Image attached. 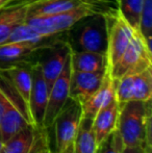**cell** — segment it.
Listing matches in <instances>:
<instances>
[{
	"mask_svg": "<svg viewBox=\"0 0 152 153\" xmlns=\"http://www.w3.org/2000/svg\"><path fill=\"white\" fill-rule=\"evenodd\" d=\"M150 101L120 104L117 130L124 147H151Z\"/></svg>",
	"mask_w": 152,
	"mask_h": 153,
	"instance_id": "1",
	"label": "cell"
},
{
	"mask_svg": "<svg viewBox=\"0 0 152 153\" xmlns=\"http://www.w3.org/2000/svg\"><path fill=\"white\" fill-rule=\"evenodd\" d=\"M93 7L85 2L81 5L66 12L46 16L26 17L25 22L38 33L42 34L45 38H50L69 30L79 21L93 16Z\"/></svg>",
	"mask_w": 152,
	"mask_h": 153,
	"instance_id": "2",
	"label": "cell"
},
{
	"mask_svg": "<svg viewBox=\"0 0 152 153\" xmlns=\"http://www.w3.org/2000/svg\"><path fill=\"white\" fill-rule=\"evenodd\" d=\"M152 67L151 45L139 30H136L131 42L117 62L110 68L112 77L119 79L126 74H136Z\"/></svg>",
	"mask_w": 152,
	"mask_h": 153,
	"instance_id": "3",
	"label": "cell"
},
{
	"mask_svg": "<svg viewBox=\"0 0 152 153\" xmlns=\"http://www.w3.org/2000/svg\"><path fill=\"white\" fill-rule=\"evenodd\" d=\"M81 119L82 111L80 103L69 97L51 125L54 134V152L52 153H61L73 143Z\"/></svg>",
	"mask_w": 152,
	"mask_h": 153,
	"instance_id": "4",
	"label": "cell"
},
{
	"mask_svg": "<svg viewBox=\"0 0 152 153\" xmlns=\"http://www.w3.org/2000/svg\"><path fill=\"white\" fill-rule=\"evenodd\" d=\"M105 19V18H104ZM106 25V59L108 66L112 68L120 59L123 52L126 50L129 43L131 42L136 29H133L122 15L117 12L115 16H113L112 25L108 23Z\"/></svg>",
	"mask_w": 152,
	"mask_h": 153,
	"instance_id": "5",
	"label": "cell"
},
{
	"mask_svg": "<svg viewBox=\"0 0 152 153\" xmlns=\"http://www.w3.org/2000/svg\"><path fill=\"white\" fill-rule=\"evenodd\" d=\"M72 66H71V55L68 59L64 70L53 82L50 91H49L48 102H47L46 111L44 117L45 129H49L55 119L57 114L61 111L65 103L70 97V81H71Z\"/></svg>",
	"mask_w": 152,
	"mask_h": 153,
	"instance_id": "6",
	"label": "cell"
},
{
	"mask_svg": "<svg viewBox=\"0 0 152 153\" xmlns=\"http://www.w3.org/2000/svg\"><path fill=\"white\" fill-rule=\"evenodd\" d=\"M31 77H33V85H31L28 102L29 115L31 123L36 129H45L43 122L48 102L49 90L43 76L40 62L31 66Z\"/></svg>",
	"mask_w": 152,
	"mask_h": 153,
	"instance_id": "7",
	"label": "cell"
},
{
	"mask_svg": "<svg viewBox=\"0 0 152 153\" xmlns=\"http://www.w3.org/2000/svg\"><path fill=\"white\" fill-rule=\"evenodd\" d=\"M29 125L33 124L26 119L12 98L0 88V137L2 141H7Z\"/></svg>",
	"mask_w": 152,
	"mask_h": 153,
	"instance_id": "8",
	"label": "cell"
},
{
	"mask_svg": "<svg viewBox=\"0 0 152 153\" xmlns=\"http://www.w3.org/2000/svg\"><path fill=\"white\" fill-rule=\"evenodd\" d=\"M78 50L92 52H106L105 19L96 17L80 27L76 36ZM72 48V47H71Z\"/></svg>",
	"mask_w": 152,
	"mask_h": 153,
	"instance_id": "9",
	"label": "cell"
},
{
	"mask_svg": "<svg viewBox=\"0 0 152 153\" xmlns=\"http://www.w3.org/2000/svg\"><path fill=\"white\" fill-rule=\"evenodd\" d=\"M116 98L117 97H116L115 79L110 75V68L108 66L105 74H104V78L99 89L90 97H87V99L79 102L81 105L82 117L93 119L100 109L108 105Z\"/></svg>",
	"mask_w": 152,
	"mask_h": 153,
	"instance_id": "10",
	"label": "cell"
},
{
	"mask_svg": "<svg viewBox=\"0 0 152 153\" xmlns=\"http://www.w3.org/2000/svg\"><path fill=\"white\" fill-rule=\"evenodd\" d=\"M105 71L80 72L72 69L71 81H70V98L81 102L92 94H94L101 85Z\"/></svg>",
	"mask_w": 152,
	"mask_h": 153,
	"instance_id": "11",
	"label": "cell"
},
{
	"mask_svg": "<svg viewBox=\"0 0 152 153\" xmlns=\"http://www.w3.org/2000/svg\"><path fill=\"white\" fill-rule=\"evenodd\" d=\"M31 66L23 61L0 70V72H2L7 77L10 85H13L17 94L21 97V99L24 101L27 107H28L29 96H30L31 85H33Z\"/></svg>",
	"mask_w": 152,
	"mask_h": 153,
	"instance_id": "12",
	"label": "cell"
},
{
	"mask_svg": "<svg viewBox=\"0 0 152 153\" xmlns=\"http://www.w3.org/2000/svg\"><path fill=\"white\" fill-rule=\"evenodd\" d=\"M119 111L120 103L116 98L108 105L100 109L93 118V129L99 146L117 129Z\"/></svg>",
	"mask_w": 152,
	"mask_h": 153,
	"instance_id": "13",
	"label": "cell"
},
{
	"mask_svg": "<svg viewBox=\"0 0 152 153\" xmlns=\"http://www.w3.org/2000/svg\"><path fill=\"white\" fill-rule=\"evenodd\" d=\"M33 1V0H24L15 4L10 3L0 10V45L7 41L17 25L25 21Z\"/></svg>",
	"mask_w": 152,
	"mask_h": 153,
	"instance_id": "14",
	"label": "cell"
},
{
	"mask_svg": "<svg viewBox=\"0 0 152 153\" xmlns=\"http://www.w3.org/2000/svg\"><path fill=\"white\" fill-rule=\"evenodd\" d=\"M71 55V46L65 44L54 48L44 62H40L41 69L48 90L50 91L53 82L56 80L62 71L64 70L68 59Z\"/></svg>",
	"mask_w": 152,
	"mask_h": 153,
	"instance_id": "15",
	"label": "cell"
},
{
	"mask_svg": "<svg viewBox=\"0 0 152 153\" xmlns=\"http://www.w3.org/2000/svg\"><path fill=\"white\" fill-rule=\"evenodd\" d=\"M47 44H33V43H3L0 45V70L10 65L23 62L33 52L46 49Z\"/></svg>",
	"mask_w": 152,
	"mask_h": 153,
	"instance_id": "16",
	"label": "cell"
},
{
	"mask_svg": "<svg viewBox=\"0 0 152 153\" xmlns=\"http://www.w3.org/2000/svg\"><path fill=\"white\" fill-rule=\"evenodd\" d=\"M71 66L80 72H104L108 68L106 54L71 48Z\"/></svg>",
	"mask_w": 152,
	"mask_h": 153,
	"instance_id": "17",
	"label": "cell"
},
{
	"mask_svg": "<svg viewBox=\"0 0 152 153\" xmlns=\"http://www.w3.org/2000/svg\"><path fill=\"white\" fill-rule=\"evenodd\" d=\"M83 0H33L27 13V17L46 16L70 10L81 5Z\"/></svg>",
	"mask_w": 152,
	"mask_h": 153,
	"instance_id": "18",
	"label": "cell"
},
{
	"mask_svg": "<svg viewBox=\"0 0 152 153\" xmlns=\"http://www.w3.org/2000/svg\"><path fill=\"white\" fill-rule=\"evenodd\" d=\"M74 153H97L99 145L93 129V119L82 117L73 142Z\"/></svg>",
	"mask_w": 152,
	"mask_h": 153,
	"instance_id": "19",
	"label": "cell"
},
{
	"mask_svg": "<svg viewBox=\"0 0 152 153\" xmlns=\"http://www.w3.org/2000/svg\"><path fill=\"white\" fill-rule=\"evenodd\" d=\"M38 129L29 125L4 142L0 153H29L37 137Z\"/></svg>",
	"mask_w": 152,
	"mask_h": 153,
	"instance_id": "20",
	"label": "cell"
},
{
	"mask_svg": "<svg viewBox=\"0 0 152 153\" xmlns=\"http://www.w3.org/2000/svg\"><path fill=\"white\" fill-rule=\"evenodd\" d=\"M152 96V67L133 74L131 88V101L151 100Z\"/></svg>",
	"mask_w": 152,
	"mask_h": 153,
	"instance_id": "21",
	"label": "cell"
},
{
	"mask_svg": "<svg viewBox=\"0 0 152 153\" xmlns=\"http://www.w3.org/2000/svg\"><path fill=\"white\" fill-rule=\"evenodd\" d=\"M144 0H119V13L136 30L140 28Z\"/></svg>",
	"mask_w": 152,
	"mask_h": 153,
	"instance_id": "22",
	"label": "cell"
},
{
	"mask_svg": "<svg viewBox=\"0 0 152 153\" xmlns=\"http://www.w3.org/2000/svg\"><path fill=\"white\" fill-rule=\"evenodd\" d=\"M46 39L48 38H45L42 34L38 33L25 21H23L15 27L5 43H33V44L42 45L46 44L45 43Z\"/></svg>",
	"mask_w": 152,
	"mask_h": 153,
	"instance_id": "23",
	"label": "cell"
},
{
	"mask_svg": "<svg viewBox=\"0 0 152 153\" xmlns=\"http://www.w3.org/2000/svg\"><path fill=\"white\" fill-rule=\"evenodd\" d=\"M139 31L151 45V31H152V0H144L143 12L141 16L140 28Z\"/></svg>",
	"mask_w": 152,
	"mask_h": 153,
	"instance_id": "24",
	"label": "cell"
},
{
	"mask_svg": "<svg viewBox=\"0 0 152 153\" xmlns=\"http://www.w3.org/2000/svg\"><path fill=\"white\" fill-rule=\"evenodd\" d=\"M123 144H122L121 137L116 129L114 132L108 137L99 146L97 153H121Z\"/></svg>",
	"mask_w": 152,
	"mask_h": 153,
	"instance_id": "25",
	"label": "cell"
},
{
	"mask_svg": "<svg viewBox=\"0 0 152 153\" xmlns=\"http://www.w3.org/2000/svg\"><path fill=\"white\" fill-rule=\"evenodd\" d=\"M121 153H146V149L142 147H124Z\"/></svg>",
	"mask_w": 152,
	"mask_h": 153,
	"instance_id": "26",
	"label": "cell"
},
{
	"mask_svg": "<svg viewBox=\"0 0 152 153\" xmlns=\"http://www.w3.org/2000/svg\"><path fill=\"white\" fill-rule=\"evenodd\" d=\"M13 1H15V0H0V10L5 7V6L10 5Z\"/></svg>",
	"mask_w": 152,
	"mask_h": 153,
	"instance_id": "27",
	"label": "cell"
},
{
	"mask_svg": "<svg viewBox=\"0 0 152 153\" xmlns=\"http://www.w3.org/2000/svg\"><path fill=\"white\" fill-rule=\"evenodd\" d=\"M61 153H74V147H73V143L70 144L69 146H68L67 148H65V149L63 150Z\"/></svg>",
	"mask_w": 152,
	"mask_h": 153,
	"instance_id": "28",
	"label": "cell"
},
{
	"mask_svg": "<svg viewBox=\"0 0 152 153\" xmlns=\"http://www.w3.org/2000/svg\"><path fill=\"white\" fill-rule=\"evenodd\" d=\"M3 144H4V142L2 141L1 137H0V150H1V149H2V147H3Z\"/></svg>",
	"mask_w": 152,
	"mask_h": 153,
	"instance_id": "29",
	"label": "cell"
},
{
	"mask_svg": "<svg viewBox=\"0 0 152 153\" xmlns=\"http://www.w3.org/2000/svg\"><path fill=\"white\" fill-rule=\"evenodd\" d=\"M43 153H52V152H51V150H50V148H47V149H45V151L44 152H43Z\"/></svg>",
	"mask_w": 152,
	"mask_h": 153,
	"instance_id": "30",
	"label": "cell"
}]
</instances>
